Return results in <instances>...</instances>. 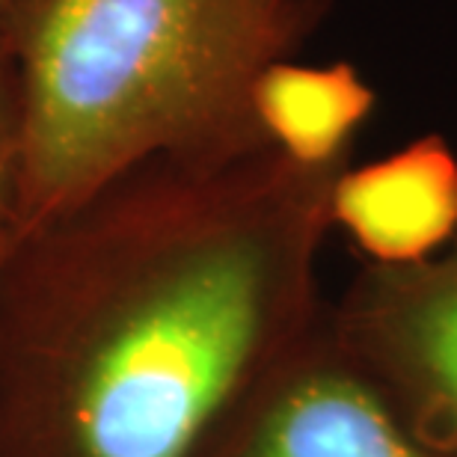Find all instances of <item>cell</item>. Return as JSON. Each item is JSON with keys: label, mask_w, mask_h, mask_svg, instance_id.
<instances>
[{"label": "cell", "mask_w": 457, "mask_h": 457, "mask_svg": "<svg viewBox=\"0 0 457 457\" xmlns=\"http://www.w3.org/2000/svg\"><path fill=\"white\" fill-rule=\"evenodd\" d=\"M347 167L149 161L0 255V457H199L321 321Z\"/></svg>", "instance_id": "obj_1"}, {"label": "cell", "mask_w": 457, "mask_h": 457, "mask_svg": "<svg viewBox=\"0 0 457 457\" xmlns=\"http://www.w3.org/2000/svg\"><path fill=\"white\" fill-rule=\"evenodd\" d=\"M333 0H9L21 71L12 237L149 161L217 167L270 149L253 87Z\"/></svg>", "instance_id": "obj_2"}, {"label": "cell", "mask_w": 457, "mask_h": 457, "mask_svg": "<svg viewBox=\"0 0 457 457\" xmlns=\"http://www.w3.org/2000/svg\"><path fill=\"white\" fill-rule=\"evenodd\" d=\"M327 327L410 434L457 457V237L419 264H360Z\"/></svg>", "instance_id": "obj_3"}, {"label": "cell", "mask_w": 457, "mask_h": 457, "mask_svg": "<svg viewBox=\"0 0 457 457\" xmlns=\"http://www.w3.org/2000/svg\"><path fill=\"white\" fill-rule=\"evenodd\" d=\"M199 457H443L410 434L327 327L246 395Z\"/></svg>", "instance_id": "obj_4"}, {"label": "cell", "mask_w": 457, "mask_h": 457, "mask_svg": "<svg viewBox=\"0 0 457 457\" xmlns=\"http://www.w3.org/2000/svg\"><path fill=\"white\" fill-rule=\"evenodd\" d=\"M330 226L362 264L404 268L443 253L457 237L454 145L422 134L383 158L351 161L336 176Z\"/></svg>", "instance_id": "obj_5"}, {"label": "cell", "mask_w": 457, "mask_h": 457, "mask_svg": "<svg viewBox=\"0 0 457 457\" xmlns=\"http://www.w3.org/2000/svg\"><path fill=\"white\" fill-rule=\"evenodd\" d=\"M378 107V89L353 62H273L253 87L264 143L300 167L351 163L356 137Z\"/></svg>", "instance_id": "obj_6"}, {"label": "cell", "mask_w": 457, "mask_h": 457, "mask_svg": "<svg viewBox=\"0 0 457 457\" xmlns=\"http://www.w3.org/2000/svg\"><path fill=\"white\" fill-rule=\"evenodd\" d=\"M18 137H21V71L12 36L0 15V255L12 241Z\"/></svg>", "instance_id": "obj_7"}, {"label": "cell", "mask_w": 457, "mask_h": 457, "mask_svg": "<svg viewBox=\"0 0 457 457\" xmlns=\"http://www.w3.org/2000/svg\"><path fill=\"white\" fill-rule=\"evenodd\" d=\"M6 6H9V0H0V12H4Z\"/></svg>", "instance_id": "obj_8"}]
</instances>
